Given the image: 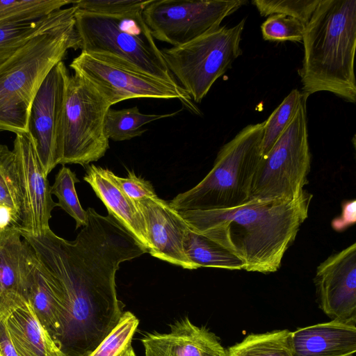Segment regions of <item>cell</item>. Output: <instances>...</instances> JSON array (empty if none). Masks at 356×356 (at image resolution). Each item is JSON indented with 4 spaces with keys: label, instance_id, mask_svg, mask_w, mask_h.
<instances>
[{
    "label": "cell",
    "instance_id": "1",
    "mask_svg": "<svg viewBox=\"0 0 356 356\" xmlns=\"http://www.w3.org/2000/svg\"><path fill=\"white\" fill-rule=\"evenodd\" d=\"M86 211L87 222L73 241L50 228L37 235L19 229L65 305L56 344L68 356H88L118 325L123 313L116 272L122 262L147 253L112 215Z\"/></svg>",
    "mask_w": 356,
    "mask_h": 356
},
{
    "label": "cell",
    "instance_id": "2",
    "mask_svg": "<svg viewBox=\"0 0 356 356\" xmlns=\"http://www.w3.org/2000/svg\"><path fill=\"white\" fill-rule=\"evenodd\" d=\"M312 197L305 191L294 200L250 199L229 209L179 212L190 228L238 257L245 270L266 274L280 269Z\"/></svg>",
    "mask_w": 356,
    "mask_h": 356
},
{
    "label": "cell",
    "instance_id": "3",
    "mask_svg": "<svg viewBox=\"0 0 356 356\" xmlns=\"http://www.w3.org/2000/svg\"><path fill=\"white\" fill-rule=\"evenodd\" d=\"M302 43L298 72L305 97L329 92L355 103L356 1L320 0L305 26Z\"/></svg>",
    "mask_w": 356,
    "mask_h": 356
},
{
    "label": "cell",
    "instance_id": "4",
    "mask_svg": "<svg viewBox=\"0 0 356 356\" xmlns=\"http://www.w3.org/2000/svg\"><path fill=\"white\" fill-rule=\"evenodd\" d=\"M81 48L75 17L35 36L0 64V131L28 133L31 106L51 70Z\"/></svg>",
    "mask_w": 356,
    "mask_h": 356
},
{
    "label": "cell",
    "instance_id": "5",
    "mask_svg": "<svg viewBox=\"0 0 356 356\" xmlns=\"http://www.w3.org/2000/svg\"><path fill=\"white\" fill-rule=\"evenodd\" d=\"M142 13L111 16L76 9L75 26L81 52L178 84Z\"/></svg>",
    "mask_w": 356,
    "mask_h": 356
},
{
    "label": "cell",
    "instance_id": "6",
    "mask_svg": "<svg viewBox=\"0 0 356 356\" xmlns=\"http://www.w3.org/2000/svg\"><path fill=\"white\" fill-rule=\"evenodd\" d=\"M264 122L243 127L218 152L213 166L195 186L170 202L178 211L224 209L250 200L261 156Z\"/></svg>",
    "mask_w": 356,
    "mask_h": 356
},
{
    "label": "cell",
    "instance_id": "7",
    "mask_svg": "<svg viewBox=\"0 0 356 356\" xmlns=\"http://www.w3.org/2000/svg\"><path fill=\"white\" fill-rule=\"evenodd\" d=\"M245 19L232 27L220 26L186 44L161 49L172 75L196 103L242 54L240 44Z\"/></svg>",
    "mask_w": 356,
    "mask_h": 356
},
{
    "label": "cell",
    "instance_id": "8",
    "mask_svg": "<svg viewBox=\"0 0 356 356\" xmlns=\"http://www.w3.org/2000/svg\"><path fill=\"white\" fill-rule=\"evenodd\" d=\"M307 99L289 127L257 167L250 199L294 200L305 191L311 167Z\"/></svg>",
    "mask_w": 356,
    "mask_h": 356
},
{
    "label": "cell",
    "instance_id": "9",
    "mask_svg": "<svg viewBox=\"0 0 356 356\" xmlns=\"http://www.w3.org/2000/svg\"><path fill=\"white\" fill-rule=\"evenodd\" d=\"M111 105L88 81L70 74L62 118V159L60 164L86 166L104 156L109 148L104 131Z\"/></svg>",
    "mask_w": 356,
    "mask_h": 356
},
{
    "label": "cell",
    "instance_id": "10",
    "mask_svg": "<svg viewBox=\"0 0 356 356\" xmlns=\"http://www.w3.org/2000/svg\"><path fill=\"white\" fill-rule=\"evenodd\" d=\"M246 0H151L142 15L154 38L172 47L220 26Z\"/></svg>",
    "mask_w": 356,
    "mask_h": 356
},
{
    "label": "cell",
    "instance_id": "11",
    "mask_svg": "<svg viewBox=\"0 0 356 356\" xmlns=\"http://www.w3.org/2000/svg\"><path fill=\"white\" fill-rule=\"evenodd\" d=\"M70 67L74 74L93 86L111 106L134 98L178 99L193 113H200L189 94L179 84L100 60L85 52L74 58Z\"/></svg>",
    "mask_w": 356,
    "mask_h": 356
},
{
    "label": "cell",
    "instance_id": "12",
    "mask_svg": "<svg viewBox=\"0 0 356 356\" xmlns=\"http://www.w3.org/2000/svg\"><path fill=\"white\" fill-rule=\"evenodd\" d=\"M69 75L63 61L56 64L42 83L29 114L28 134L47 176L62 159V118Z\"/></svg>",
    "mask_w": 356,
    "mask_h": 356
},
{
    "label": "cell",
    "instance_id": "13",
    "mask_svg": "<svg viewBox=\"0 0 356 356\" xmlns=\"http://www.w3.org/2000/svg\"><path fill=\"white\" fill-rule=\"evenodd\" d=\"M13 151L22 198V220L17 229L37 235L50 228L51 211L57 202L52 199L47 176L28 133L16 134Z\"/></svg>",
    "mask_w": 356,
    "mask_h": 356
},
{
    "label": "cell",
    "instance_id": "14",
    "mask_svg": "<svg viewBox=\"0 0 356 356\" xmlns=\"http://www.w3.org/2000/svg\"><path fill=\"white\" fill-rule=\"evenodd\" d=\"M314 280L319 308L332 321L356 325V243L322 262Z\"/></svg>",
    "mask_w": 356,
    "mask_h": 356
},
{
    "label": "cell",
    "instance_id": "15",
    "mask_svg": "<svg viewBox=\"0 0 356 356\" xmlns=\"http://www.w3.org/2000/svg\"><path fill=\"white\" fill-rule=\"evenodd\" d=\"M136 203L145 222L149 253L185 269H197L184 250V239L189 226L179 212L157 195Z\"/></svg>",
    "mask_w": 356,
    "mask_h": 356
},
{
    "label": "cell",
    "instance_id": "16",
    "mask_svg": "<svg viewBox=\"0 0 356 356\" xmlns=\"http://www.w3.org/2000/svg\"><path fill=\"white\" fill-rule=\"evenodd\" d=\"M31 248L19 231H0V315L6 320L29 302V261Z\"/></svg>",
    "mask_w": 356,
    "mask_h": 356
},
{
    "label": "cell",
    "instance_id": "17",
    "mask_svg": "<svg viewBox=\"0 0 356 356\" xmlns=\"http://www.w3.org/2000/svg\"><path fill=\"white\" fill-rule=\"evenodd\" d=\"M145 356H227L217 337L188 317L170 325L168 333L154 332L141 339Z\"/></svg>",
    "mask_w": 356,
    "mask_h": 356
},
{
    "label": "cell",
    "instance_id": "18",
    "mask_svg": "<svg viewBox=\"0 0 356 356\" xmlns=\"http://www.w3.org/2000/svg\"><path fill=\"white\" fill-rule=\"evenodd\" d=\"M83 177L112 215L149 253V246L143 216L136 202L129 197L108 169L87 165Z\"/></svg>",
    "mask_w": 356,
    "mask_h": 356
},
{
    "label": "cell",
    "instance_id": "19",
    "mask_svg": "<svg viewBox=\"0 0 356 356\" xmlns=\"http://www.w3.org/2000/svg\"><path fill=\"white\" fill-rule=\"evenodd\" d=\"M293 356H352L356 351V325L331 321L291 333Z\"/></svg>",
    "mask_w": 356,
    "mask_h": 356
},
{
    "label": "cell",
    "instance_id": "20",
    "mask_svg": "<svg viewBox=\"0 0 356 356\" xmlns=\"http://www.w3.org/2000/svg\"><path fill=\"white\" fill-rule=\"evenodd\" d=\"M18 356H68L38 320L29 302L5 320Z\"/></svg>",
    "mask_w": 356,
    "mask_h": 356
},
{
    "label": "cell",
    "instance_id": "21",
    "mask_svg": "<svg viewBox=\"0 0 356 356\" xmlns=\"http://www.w3.org/2000/svg\"><path fill=\"white\" fill-rule=\"evenodd\" d=\"M29 302L40 324L56 343L65 321V306L43 276L32 248L29 261Z\"/></svg>",
    "mask_w": 356,
    "mask_h": 356
},
{
    "label": "cell",
    "instance_id": "22",
    "mask_svg": "<svg viewBox=\"0 0 356 356\" xmlns=\"http://www.w3.org/2000/svg\"><path fill=\"white\" fill-rule=\"evenodd\" d=\"M76 8H63L42 17L0 25V64L35 36L74 17Z\"/></svg>",
    "mask_w": 356,
    "mask_h": 356
},
{
    "label": "cell",
    "instance_id": "23",
    "mask_svg": "<svg viewBox=\"0 0 356 356\" xmlns=\"http://www.w3.org/2000/svg\"><path fill=\"white\" fill-rule=\"evenodd\" d=\"M184 250L197 268L212 267L226 270H244L243 262L235 254L209 238L188 229Z\"/></svg>",
    "mask_w": 356,
    "mask_h": 356
},
{
    "label": "cell",
    "instance_id": "24",
    "mask_svg": "<svg viewBox=\"0 0 356 356\" xmlns=\"http://www.w3.org/2000/svg\"><path fill=\"white\" fill-rule=\"evenodd\" d=\"M176 114H145L140 113L137 106L120 110L110 108L105 117V134L108 140L114 141L131 140L147 130L144 128L145 124Z\"/></svg>",
    "mask_w": 356,
    "mask_h": 356
},
{
    "label": "cell",
    "instance_id": "25",
    "mask_svg": "<svg viewBox=\"0 0 356 356\" xmlns=\"http://www.w3.org/2000/svg\"><path fill=\"white\" fill-rule=\"evenodd\" d=\"M288 330L250 334L230 346L227 356H293Z\"/></svg>",
    "mask_w": 356,
    "mask_h": 356
},
{
    "label": "cell",
    "instance_id": "26",
    "mask_svg": "<svg viewBox=\"0 0 356 356\" xmlns=\"http://www.w3.org/2000/svg\"><path fill=\"white\" fill-rule=\"evenodd\" d=\"M0 205L9 208L13 215L14 227L22 220V198L15 154L7 145L0 144Z\"/></svg>",
    "mask_w": 356,
    "mask_h": 356
},
{
    "label": "cell",
    "instance_id": "27",
    "mask_svg": "<svg viewBox=\"0 0 356 356\" xmlns=\"http://www.w3.org/2000/svg\"><path fill=\"white\" fill-rule=\"evenodd\" d=\"M70 0H0V25L35 19L63 8Z\"/></svg>",
    "mask_w": 356,
    "mask_h": 356
},
{
    "label": "cell",
    "instance_id": "28",
    "mask_svg": "<svg viewBox=\"0 0 356 356\" xmlns=\"http://www.w3.org/2000/svg\"><path fill=\"white\" fill-rule=\"evenodd\" d=\"M305 96L298 89H293L282 103L264 121L261 156H265L293 120Z\"/></svg>",
    "mask_w": 356,
    "mask_h": 356
},
{
    "label": "cell",
    "instance_id": "29",
    "mask_svg": "<svg viewBox=\"0 0 356 356\" xmlns=\"http://www.w3.org/2000/svg\"><path fill=\"white\" fill-rule=\"evenodd\" d=\"M79 182L76 174L69 168L63 165L56 175L51 186V193L58 198L57 207H60L76 222V229L84 227L87 222V211L79 200L75 184Z\"/></svg>",
    "mask_w": 356,
    "mask_h": 356
},
{
    "label": "cell",
    "instance_id": "30",
    "mask_svg": "<svg viewBox=\"0 0 356 356\" xmlns=\"http://www.w3.org/2000/svg\"><path fill=\"white\" fill-rule=\"evenodd\" d=\"M138 323L131 312H124L118 325L88 356H118L131 344Z\"/></svg>",
    "mask_w": 356,
    "mask_h": 356
},
{
    "label": "cell",
    "instance_id": "31",
    "mask_svg": "<svg viewBox=\"0 0 356 356\" xmlns=\"http://www.w3.org/2000/svg\"><path fill=\"white\" fill-rule=\"evenodd\" d=\"M320 0H254L252 3L260 15L267 17L282 14L296 18L305 26Z\"/></svg>",
    "mask_w": 356,
    "mask_h": 356
},
{
    "label": "cell",
    "instance_id": "32",
    "mask_svg": "<svg viewBox=\"0 0 356 356\" xmlns=\"http://www.w3.org/2000/svg\"><path fill=\"white\" fill-rule=\"evenodd\" d=\"M305 25L282 14L268 16L261 26L262 38L270 42H302Z\"/></svg>",
    "mask_w": 356,
    "mask_h": 356
},
{
    "label": "cell",
    "instance_id": "33",
    "mask_svg": "<svg viewBox=\"0 0 356 356\" xmlns=\"http://www.w3.org/2000/svg\"><path fill=\"white\" fill-rule=\"evenodd\" d=\"M151 0H79L72 6L95 14L118 16L143 12Z\"/></svg>",
    "mask_w": 356,
    "mask_h": 356
},
{
    "label": "cell",
    "instance_id": "34",
    "mask_svg": "<svg viewBox=\"0 0 356 356\" xmlns=\"http://www.w3.org/2000/svg\"><path fill=\"white\" fill-rule=\"evenodd\" d=\"M115 178L123 191L134 202L156 196L151 183L136 177L134 172H129L127 177L116 175Z\"/></svg>",
    "mask_w": 356,
    "mask_h": 356
},
{
    "label": "cell",
    "instance_id": "35",
    "mask_svg": "<svg viewBox=\"0 0 356 356\" xmlns=\"http://www.w3.org/2000/svg\"><path fill=\"white\" fill-rule=\"evenodd\" d=\"M356 202L355 200L345 202L342 204L340 216L333 219L332 227L337 232H342L355 224L356 220Z\"/></svg>",
    "mask_w": 356,
    "mask_h": 356
},
{
    "label": "cell",
    "instance_id": "36",
    "mask_svg": "<svg viewBox=\"0 0 356 356\" xmlns=\"http://www.w3.org/2000/svg\"><path fill=\"white\" fill-rule=\"evenodd\" d=\"M0 356H18L10 341L5 320L0 322Z\"/></svg>",
    "mask_w": 356,
    "mask_h": 356
},
{
    "label": "cell",
    "instance_id": "37",
    "mask_svg": "<svg viewBox=\"0 0 356 356\" xmlns=\"http://www.w3.org/2000/svg\"><path fill=\"white\" fill-rule=\"evenodd\" d=\"M9 227H14V218L11 210L0 205V231Z\"/></svg>",
    "mask_w": 356,
    "mask_h": 356
},
{
    "label": "cell",
    "instance_id": "38",
    "mask_svg": "<svg viewBox=\"0 0 356 356\" xmlns=\"http://www.w3.org/2000/svg\"><path fill=\"white\" fill-rule=\"evenodd\" d=\"M118 356H136L131 345L124 350Z\"/></svg>",
    "mask_w": 356,
    "mask_h": 356
},
{
    "label": "cell",
    "instance_id": "39",
    "mask_svg": "<svg viewBox=\"0 0 356 356\" xmlns=\"http://www.w3.org/2000/svg\"><path fill=\"white\" fill-rule=\"evenodd\" d=\"M1 321H3V320L1 319V315H0V322H1Z\"/></svg>",
    "mask_w": 356,
    "mask_h": 356
},
{
    "label": "cell",
    "instance_id": "40",
    "mask_svg": "<svg viewBox=\"0 0 356 356\" xmlns=\"http://www.w3.org/2000/svg\"></svg>",
    "mask_w": 356,
    "mask_h": 356
}]
</instances>
